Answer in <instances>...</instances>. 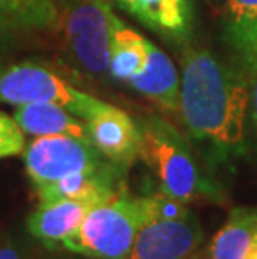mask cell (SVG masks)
<instances>
[{"label":"cell","mask_w":257,"mask_h":259,"mask_svg":"<svg viewBox=\"0 0 257 259\" xmlns=\"http://www.w3.org/2000/svg\"><path fill=\"white\" fill-rule=\"evenodd\" d=\"M249 99L247 84L239 70L207 49L185 51L179 112L190 136L226 151L240 147Z\"/></svg>","instance_id":"cell-1"},{"label":"cell","mask_w":257,"mask_h":259,"mask_svg":"<svg viewBox=\"0 0 257 259\" xmlns=\"http://www.w3.org/2000/svg\"><path fill=\"white\" fill-rule=\"evenodd\" d=\"M139 129V157L150 167L166 194L185 204L216 197V187L202 172L180 132L156 115L142 119Z\"/></svg>","instance_id":"cell-2"},{"label":"cell","mask_w":257,"mask_h":259,"mask_svg":"<svg viewBox=\"0 0 257 259\" xmlns=\"http://www.w3.org/2000/svg\"><path fill=\"white\" fill-rule=\"evenodd\" d=\"M62 51L80 72L104 79L109 75L111 38L117 15L107 0H54Z\"/></svg>","instance_id":"cell-3"},{"label":"cell","mask_w":257,"mask_h":259,"mask_svg":"<svg viewBox=\"0 0 257 259\" xmlns=\"http://www.w3.org/2000/svg\"><path fill=\"white\" fill-rule=\"evenodd\" d=\"M144 223L142 197L119 189L107 201L92 207L80 228L62 246L94 259H129Z\"/></svg>","instance_id":"cell-4"},{"label":"cell","mask_w":257,"mask_h":259,"mask_svg":"<svg viewBox=\"0 0 257 259\" xmlns=\"http://www.w3.org/2000/svg\"><path fill=\"white\" fill-rule=\"evenodd\" d=\"M0 102L56 104L67 109L82 120H87L104 101L79 91L45 65L22 62L0 70Z\"/></svg>","instance_id":"cell-5"},{"label":"cell","mask_w":257,"mask_h":259,"mask_svg":"<svg viewBox=\"0 0 257 259\" xmlns=\"http://www.w3.org/2000/svg\"><path fill=\"white\" fill-rule=\"evenodd\" d=\"M27 176L35 191L79 172L109 166L90 141L72 136H39L22 151Z\"/></svg>","instance_id":"cell-6"},{"label":"cell","mask_w":257,"mask_h":259,"mask_svg":"<svg viewBox=\"0 0 257 259\" xmlns=\"http://www.w3.org/2000/svg\"><path fill=\"white\" fill-rule=\"evenodd\" d=\"M200 241L202 228L194 214L182 219H147L129 259H190Z\"/></svg>","instance_id":"cell-7"},{"label":"cell","mask_w":257,"mask_h":259,"mask_svg":"<svg viewBox=\"0 0 257 259\" xmlns=\"http://www.w3.org/2000/svg\"><path fill=\"white\" fill-rule=\"evenodd\" d=\"M84 122L90 144L109 162L127 167L139 157V124L122 109L104 102Z\"/></svg>","instance_id":"cell-8"},{"label":"cell","mask_w":257,"mask_h":259,"mask_svg":"<svg viewBox=\"0 0 257 259\" xmlns=\"http://www.w3.org/2000/svg\"><path fill=\"white\" fill-rule=\"evenodd\" d=\"M156 34L184 42L192 32L194 12L190 0H114Z\"/></svg>","instance_id":"cell-9"},{"label":"cell","mask_w":257,"mask_h":259,"mask_svg":"<svg viewBox=\"0 0 257 259\" xmlns=\"http://www.w3.org/2000/svg\"><path fill=\"white\" fill-rule=\"evenodd\" d=\"M95 202L77 199H57L40 202L27 219L29 233L48 247L62 246L75 231Z\"/></svg>","instance_id":"cell-10"},{"label":"cell","mask_w":257,"mask_h":259,"mask_svg":"<svg viewBox=\"0 0 257 259\" xmlns=\"http://www.w3.org/2000/svg\"><path fill=\"white\" fill-rule=\"evenodd\" d=\"M129 85L164 111L179 112L180 75L172 60L156 44H149L144 72L135 77Z\"/></svg>","instance_id":"cell-11"},{"label":"cell","mask_w":257,"mask_h":259,"mask_svg":"<svg viewBox=\"0 0 257 259\" xmlns=\"http://www.w3.org/2000/svg\"><path fill=\"white\" fill-rule=\"evenodd\" d=\"M15 122L24 134L39 136H72L89 141L85 122L67 109L56 104H24L17 106Z\"/></svg>","instance_id":"cell-12"},{"label":"cell","mask_w":257,"mask_h":259,"mask_svg":"<svg viewBox=\"0 0 257 259\" xmlns=\"http://www.w3.org/2000/svg\"><path fill=\"white\" fill-rule=\"evenodd\" d=\"M226 37L249 75L257 72V0H227Z\"/></svg>","instance_id":"cell-13"},{"label":"cell","mask_w":257,"mask_h":259,"mask_svg":"<svg viewBox=\"0 0 257 259\" xmlns=\"http://www.w3.org/2000/svg\"><path fill=\"white\" fill-rule=\"evenodd\" d=\"M150 40L130 29L116 17L111 38V62L109 77L124 84H130L145 69Z\"/></svg>","instance_id":"cell-14"},{"label":"cell","mask_w":257,"mask_h":259,"mask_svg":"<svg viewBox=\"0 0 257 259\" xmlns=\"http://www.w3.org/2000/svg\"><path fill=\"white\" fill-rule=\"evenodd\" d=\"M257 233V209H234L211 242V259H245Z\"/></svg>","instance_id":"cell-15"},{"label":"cell","mask_w":257,"mask_h":259,"mask_svg":"<svg viewBox=\"0 0 257 259\" xmlns=\"http://www.w3.org/2000/svg\"><path fill=\"white\" fill-rule=\"evenodd\" d=\"M56 20L54 0H0V27L10 32L45 29Z\"/></svg>","instance_id":"cell-16"},{"label":"cell","mask_w":257,"mask_h":259,"mask_svg":"<svg viewBox=\"0 0 257 259\" xmlns=\"http://www.w3.org/2000/svg\"><path fill=\"white\" fill-rule=\"evenodd\" d=\"M25 147V134L14 117L0 112V159L19 156Z\"/></svg>","instance_id":"cell-17"},{"label":"cell","mask_w":257,"mask_h":259,"mask_svg":"<svg viewBox=\"0 0 257 259\" xmlns=\"http://www.w3.org/2000/svg\"><path fill=\"white\" fill-rule=\"evenodd\" d=\"M0 259H25V256L14 242H4L0 244Z\"/></svg>","instance_id":"cell-18"},{"label":"cell","mask_w":257,"mask_h":259,"mask_svg":"<svg viewBox=\"0 0 257 259\" xmlns=\"http://www.w3.org/2000/svg\"><path fill=\"white\" fill-rule=\"evenodd\" d=\"M10 38H12V32L5 30L0 27V62L4 60V57L7 56L9 47H10Z\"/></svg>","instance_id":"cell-19"},{"label":"cell","mask_w":257,"mask_h":259,"mask_svg":"<svg viewBox=\"0 0 257 259\" xmlns=\"http://www.w3.org/2000/svg\"><path fill=\"white\" fill-rule=\"evenodd\" d=\"M252 114H254V122L257 125V72L254 75V91H252Z\"/></svg>","instance_id":"cell-20"},{"label":"cell","mask_w":257,"mask_h":259,"mask_svg":"<svg viewBox=\"0 0 257 259\" xmlns=\"http://www.w3.org/2000/svg\"><path fill=\"white\" fill-rule=\"evenodd\" d=\"M245 259H257V233L250 241V246H249V251H247V256Z\"/></svg>","instance_id":"cell-21"}]
</instances>
